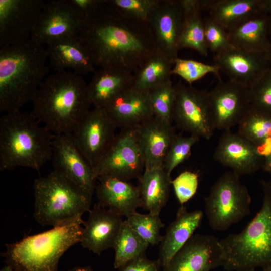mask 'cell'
<instances>
[{
	"instance_id": "cell-28",
	"label": "cell",
	"mask_w": 271,
	"mask_h": 271,
	"mask_svg": "<svg viewBox=\"0 0 271 271\" xmlns=\"http://www.w3.org/2000/svg\"><path fill=\"white\" fill-rule=\"evenodd\" d=\"M138 179L141 207L159 215L168 200L171 176L162 165L145 169Z\"/></svg>"
},
{
	"instance_id": "cell-2",
	"label": "cell",
	"mask_w": 271,
	"mask_h": 271,
	"mask_svg": "<svg viewBox=\"0 0 271 271\" xmlns=\"http://www.w3.org/2000/svg\"><path fill=\"white\" fill-rule=\"evenodd\" d=\"M87 86L73 71L47 76L32 101L31 112L53 134H72L90 111Z\"/></svg>"
},
{
	"instance_id": "cell-31",
	"label": "cell",
	"mask_w": 271,
	"mask_h": 271,
	"mask_svg": "<svg viewBox=\"0 0 271 271\" xmlns=\"http://www.w3.org/2000/svg\"><path fill=\"white\" fill-rule=\"evenodd\" d=\"M174 61L157 49L133 73L132 87L149 92L171 80Z\"/></svg>"
},
{
	"instance_id": "cell-1",
	"label": "cell",
	"mask_w": 271,
	"mask_h": 271,
	"mask_svg": "<svg viewBox=\"0 0 271 271\" xmlns=\"http://www.w3.org/2000/svg\"><path fill=\"white\" fill-rule=\"evenodd\" d=\"M79 37L100 69L133 73L157 50L148 22L125 16L106 0L87 18Z\"/></svg>"
},
{
	"instance_id": "cell-42",
	"label": "cell",
	"mask_w": 271,
	"mask_h": 271,
	"mask_svg": "<svg viewBox=\"0 0 271 271\" xmlns=\"http://www.w3.org/2000/svg\"><path fill=\"white\" fill-rule=\"evenodd\" d=\"M159 260L148 259L143 254L132 259L118 268V271H160Z\"/></svg>"
},
{
	"instance_id": "cell-37",
	"label": "cell",
	"mask_w": 271,
	"mask_h": 271,
	"mask_svg": "<svg viewBox=\"0 0 271 271\" xmlns=\"http://www.w3.org/2000/svg\"><path fill=\"white\" fill-rule=\"evenodd\" d=\"M220 69L215 65H209L197 61L177 58L172 70V74L179 76L190 85L208 74H214L220 79Z\"/></svg>"
},
{
	"instance_id": "cell-49",
	"label": "cell",
	"mask_w": 271,
	"mask_h": 271,
	"mask_svg": "<svg viewBox=\"0 0 271 271\" xmlns=\"http://www.w3.org/2000/svg\"><path fill=\"white\" fill-rule=\"evenodd\" d=\"M269 15L270 16V37H269L270 49H269V59L271 62V14H269Z\"/></svg>"
},
{
	"instance_id": "cell-45",
	"label": "cell",
	"mask_w": 271,
	"mask_h": 271,
	"mask_svg": "<svg viewBox=\"0 0 271 271\" xmlns=\"http://www.w3.org/2000/svg\"><path fill=\"white\" fill-rule=\"evenodd\" d=\"M262 3L263 10L271 14V0H262Z\"/></svg>"
},
{
	"instance_id": "cell-25",
	"label": "cell",
	"mask_w": 271,
	"mask_h": 271,
	"mask_svg": "<svg viewBox=\"0 0 271 271\" xmlns=\"http://www.w3.org/2000/svg\"><path fill=\"white\" fill-rule=\"evenodd\" d=\"M203 217L201 210L188 211L184 205L179 208L175 220L168 226L160 242L158 259L163 269L193 235Z\"/></svg>"
},
{
	"instance_id": "cell-32",
	"label": "cell",
	"mask_w": 271,
	"mask_h": 271,
	"mask_svg": "<svg viewBox=\"0 0 271 271\" xmlns=\"http://www.w3.org/2000/svg\"><path fill=\"white\" fill-rule=\"evenodd\" d=\"M237 133L253 144L264 159L271 153V115L251 107L238 125Z\"/></svg>"
},
{
	"instance_id": "cell-9",
	"label": "cell",
	"mask_w": 271,
	"mask_h": 271,
	"mask_svg": "<svg viewBox=\"0 0 271 271\" xmlns=\"http://www.w3.org/2000/svg\"><path fill=\"white\" fill-rule=\"evenodd\" d=\"M175 101L173 121L190 134L210 139L215 130L210 115L208 92L181 82L174 85Z\"/></svg>"
},
{
	"instance_id": "cell-8",
	"label": "cell",
	"mask_w": 271,
	"mask_h": 271,
	"mask_svg": "<svg viewBox=\"0 0 271 271\" xmlns=\"http://www.w3.org/2000/svg\"><path fill=\"white\" fill-rule=\"evenodd\" d=\"M251 198L240 176L231 171L223 173L204 198L205 213L214 230L228 229L250 213Z\"/></svg>"
},
{
	"instance_id": "cell-14",
	"label": "cell",
	"mask_w": 271,
	"mask_h": 271,
	"mask_svg": "<svg viewBox=\"0 0 271 271\" xmlns=\"http://www.w3.org/2000/svg\"><path fill=\"white\" fill-rule=\"evenodd\" d=\"M116 128L104 108H94L71 134L94 171L114 141Z\"/></svg>"
},
{
	"instance_id": "cell-33",
	"label": "cell",
	"mask_w": 271,
	"mask_h": 271,
	"mask_svg": "<svg viewBox=\"0 0 271 271\" xmlns=\"http://www.w3.org/2000/svg\"><path fill=\"white\" fill-rule=\"evenodd\" d=\"M149 244L128 224L123 221L115 242L114 267L118 269L128 261L143 254Z\"/></svg>"
},
{
	"instance_id": "cell-38",
	"label": "cell",
	"mask_w": 271,
	"mask_h": 271,
	"mask_svg": "<svg viewBox=\"0 0 271 271\" xmlns=\"http://www.w3.org/2000/svg\"><path fill=\"white\" fill-rule=\"evenodd\" d=\"M107 2L125 16L148 22L149 17L159 0H107Z\"/></svg>"
},
{
	"instance_id": "cell-35",
	"label": "cell",
	"mask_w": 271,
	"mask_h": 271,
	"mask_svg": "<svg viewBox=\"0 0 271 271\" xmlns=\"http://www.w3.org/2000/svg\"><path fill=\"white\" fill-rule=\"evenodd\" d=\"M130 227L149 245H158L162 240L160 229L164 226L159 215L149 213L142 214L137 211L126 219Z\"/></svg>"
},
{
	"instance_id": "cell-21",
	"label": "cell",
	"mask_w": 271,
	"mask_h": 271,
	"mask_svg": "<svg viewBox=\"0 0 271 271\" xmlns=\"http://www.w3.org/2000/svg\"><path fill=\"white\" fill-rule=\"evenodd\" d=\"M145 169L163 165L168 149L176 136L171 123L152 116L134 129Z\"/></svg>"
},
{
	"instance_id": "cell-36",
	"label": "cell",
	"mask_w": 271,
	"mask_h": 271,
	"mask_svg": "<svg viewBox=\"0 0 271 271\" xmlns=\"http://www.w3.org/2000/svg\"><path fill=\"white\" fill-rule=\"evenodd\" d=\"M200 138L192 134L184 136L176 134L166 155L163 166L171 176L173 170L184 161L191 154V149Z\"/></svg>"
},
{
	"instance_id": "cell-39",
	"label": "cell",
	"mask_w": 271,
	"mask_h": 271,
	"mask_svg": "<svg viewBox=\"0 0 271 271\" xmlns=\"http://www.w3.org/2000/svg\"><path fill=\"white\" fill-rule=\"evenodd\" d=\"M249 90L251 107L271 115V68Z\"/></svg>"
},
{
	"instance_id": "cell-34",
	"label": "cell",
	"mask_w": 271,
	"mask_h": 271,
	"mask_svg": "<svg viewBox=\"0 0 271 271\" xmlns=\"http://www.w3.org/2000/svg\"><path fill=\"white\" fill-rule=\"evenodd\" d=\"M175 96V86L171 80L149 91L153 116L172 124Z\"/></svg>"
},
{
	"instance_id": "cell-3",
	"label": "cell",
	"mask_w": 271,
	"mask_h": 271,
	"mask_svg": "<svg viewBox=\"0 0 271 271\" xmlns=\"http://www.w3.org/2000/svg\"><path fill=\"white\" fill-rule=\"evenodd\" d=\"M31 38L0 49V111L20 110L32 101L49 67L45 47Z\"/></svg>"
},
{
	"instance_id": "cell-19",
	"label": "cell",
	"mask_w": 271,
	"mask_h": 271,
	"mask_svg": "<svg viewBox=\"0 0 271 271\" xmlns=\"http://www.w3.org/2000/svg\"><path fill=\"white\" fill-rule=\"evenodd\" d=\"M213 159L239 176L254 173L262 168L264 162L253 144L230 130L220 138Z\"/></svg>"
},
{
	"instance_id": "cell-4",
	"label": "cell",
	"mask_w": 271,
	"mask_h": 271,
	"mask_svg": "<svg viewBox=\"0 0 271 271\" xmlns=\"http://www.w3.org/2000/svg\"><path fill=\"white\" fill-rule=\"evenodd\" d=\"M54 136L32 112L5 113L0 118V171L20 166L39 171L52 159Z\"/></svg>"
},
{
	"instance_id": "cell-18",
	"label": "cell",
	"mask_w": 271,
	"mask_h": 271,
	"mask_svg": "<svg viewBox=\"0 0 271 271\" xmlns=\"http://www.w3.org/2000/svg\"><path fill=\"white\" fill-rule=\"evenodd\" d=\"M183 22L180 0H159L148 20L157 49L174 61L178 58Z\"/></svg>"
},
{
	"instance_id": "cell-15",
	"label": "cell",
	"mask_w": 271,
	"mask_h": 271,
	"mask_svg": "<svg viewBox=\"0 0 271 271\" xmlns=\"http://www.w3.org/2000/svg\"><path fill=\"white\" fill-rule=\"evenodd\" d=\"M51 160L54 171L93 196L97 178L71 134L54 136Z\"/></svg>"
},
{
	"instance_id": "cell-22",
	"label": "cell",
	"mask_w": 271,
	"mask_h": 271,
	"mask_svg": "<svg viewBox=\"0 0 271 271\" xmlns=\"http://www.w3.org/2000/svg\"><path fill=\"white\" fill-rule=\"evenodd\" d=\"M117 128L134 129L153 116L149 92L132 86L113 99L104 108Z\"/></svg>"
},
{
	"instance_id": "cell-40",
	"label": "cell",
	"mask_w": 271,
	"mask_h": 271,
	"mask_svg": "<svg viewBox=\"0 0 271 271\" xmlns=\"http://www.w3.org/2000/svg\"><path fill=\"white\" fill-rule=\"evenodd\" d=\"M204 26L207 48L214 55L222 51L230 45L227 31L209 16L204 18Z\"/></svg>"
},
{
	"instance_id": "cell-23",
	"label": "cell",
	"mask_w": 271,
	"mask_h": 271,
	"mask_svg": "<svg viewBox=\"0 0 271 271\" xmlns=\"http://www.w3.org/2000/svg\"><path fill=\"white\" fill-rule=\"evenodd\" d=\"M102 206L121 216L128 217L141 207L138 186L127 181L107 175L97 179L95 190Z\"/></svg>"
},
{
	"instance_id": "cell-17",
	"label": "cell",
	"mask_w": 271,
	"mask_h": 271,
	"mask_svg": "<svg viewBox=\"0 0 271 271\" xmlns=\"http://www.w3.org/2000/svg\"><path fill=\"white\" fill-rule=\"evenodd\" d=\"M220 240L211 235L193 234L173 256L163 271H210L223 266Z\"/></svg>"
},
{
	"instance_id": "cell-6",
	"label": "cell",
	"mask_w": 271,
	"mask_h": 271,
	"mask_svg": "<svg viewBox=\"0 0 271 271\" xmlns=\"http://www.w3.org/2000/svg\"><path fill=\"white\" fill-rule=\"evenodd\" d=\"M33 189L34 217L42 226L83 222L90 210L92 196L54 170L35 179Z\"/></svg>"
},
{
	"instance_id": "cell-20",
	"label": "cell",
	"mask_w": 271,
	"mask_h": 271,
	"mask_svg": "<svg viewBox=\"0 0 271 271\" xmlns=\"http://www.w3.org/2000/svg\"><path fill=\"white\" fill-rule=\"evenodd\" d=\"M123 222L121 216L97 202L89 211L79 243L100 255L105 250L113 248Z\"/></svg>"
},
{
	"instance_id": "cell-47",
	"label": "cell",
	"mask_w": 271,
	"mask_h": 271,
	"mask_svg": "<svg viewBox=\"0 0 271 271\" xmlns=\"http://www.w3.org/2000/svg\"><path fill=\"white\" fill-rule=\"evenodd\" d=\"M233 271H271V270L261 269V270H256V268H245V269H238V270H233Z\"/></svg>"
},
{
	"instance_id": "cell-46",
	"label": "cell",
	"mask_w": 271,
	"mask_h": 271,
	"mask_svg": "<svg viewBox=\"0 0 271 271\" xmlns=\"http://www.w3.org/2000/svg\"><path fill=\"white\" fill-rule=\"evenodd\" d=\"M68 271H93L90 266H77L74 267Z\"/></svg>"
},
{
	"instance_id": "cell-29",
	"label": "cell",
	"mask_w": 271,
	"mask_h": 271,
	"mask_svg": "<svg viewBox=\"0 0 271 271\" xmlns=\"http://www.w3.org/2000/svg\"><path fill=\"white\" fill-rule=\"evenodd\" d=\"M205 11L228 31L264 10L262 0H205Z\"/></svg>"
},
{
	"instance_id": "cell-44",
	"label": "cell",
	"mask_w": 271,
	"mask_h": 271,
	"mask_svg": "<svg viewBox=\"0 0 271 271\" xmlns=\"http://www.w3.org/2000/svg\"><path fill=\"white\" fill-rule=\"evenodd\" d=\"M262 169L264 172L271 173V153L264 159Z\"/></svg>"
},
{
	"instance_id": "cell-26",
	"label": "cell",
	"mask_w": 271,
	"mask_h": 271,
	"mask_svg": "<svg viewBox=\"0 0 271 271\" xmlns=\"http://www.w3.org/2000/svg\"><path fill=\"white\" fill-rule=\"evenodd\" d=\"M270 16L262 11L227 31L230 44L267 54L270 49Z\"/></svg>"
},
{
	"instance_id": "cell-48",
	"label": "cell",
	"mask_w": 271,
	"mask_h": 271,
	"mask_svg": "<svg viewBox=\"0 0 271 271\" xmlns=\"http://www.w3.org/2000/svg\"><path fill=\"white\" fill-rule=\"evenodd\" d=\"M0 271H15L10 266L6 265L4 267H3Z\"/></svg>"
},
{
	"instance_id": "cell-10",
	"label": "cell",
	"mask_w": 271,
	"mask_h": 271,
	"mask_svg": "<svg viewBox=\"0 0 271 271\" xmlns=\"http://www.w3.org/2000/svg\"><path fill=\"white\" fill-rule=\"evenodd\" d=\"M86 21L70 0L46 2L31 38L46 45L60 39L78 36Z\"/></svg>"
},
{
	"instance_id": "cell-24",
	"label": "cell",
	"mask_w": 271,
	"mask_h": 271,
	"mask_svg": "<svg viewBox=\"0 0 271 271\" xmlns=\"http://www.w3.org/2000/svg\"><path fill=\"white\" fill-rule=\"evenodd\" d=\"M45 46L50 66L56 72L70 69L82 76L96 72V67L79 35L60 39Z\"/></svg>"
},
{
	"instance_id": "cell-43",
	"label": "cell",
	"mask_w": 271,
	"mask_h": 271,
	"mask_svg": "<svg viewBox=\"0 0 271 271\" xmlns=\"http://www.w3.org/2000/svg\"><path fill=\"white\" fill-rule=\"evenodd\" d=\"M70 2L87 20L104 5L105 0H70Z\"/></svg>"
},
{
	"instance_id": "cell-5",
	"label": "cell",
	"mask_w": 271,
	"mask_h": 271,
	"mask_svg": "<svg viewBox=\"0 0 271 271\" xmlns=\"http://www.w3.org/2000/svg\"><path fill=\"white\" fill-rule=\"evenodd\" d=\"M263 200L260 209L240 232L220 240L227 271L260 268L271 270V181L260 182Z\"/></svg>"
},
{
	"instance_id": "cell-27",
	"label": "cell",
	"mask_w": 271,
	"mask_h": 271,
	"mask_svg": "<svg viewBox=\"0 0 271 271\" xmlns=\"http://www.w3.org/2000/svg\"><path fill=\"white\" fill-rule=\"evenodd\" d=\"M133 73L113 69H100L88 84L90 101L94 108H104L125 90L132 86Z\"/></svg>"
},
{
	"instance_id": "cell-12",
	"label": "cell",
	"mask_w": 271,
	"mask_h": 271,
	"mask_svg": "<svg viewBox=\"0 0 271 271\" xmlns=\"http://www.w3.org/2000/svg\"><path fill=\"white\" fill-rule=\"evenodd\" d=\"M211 120L215 130L224 131L238 125L251 108L249 89L221 79L208 92Z\"/></svg>"
},
{
	"instance_id": "cell-13",
	"label": "cell",
	"mask_w": 271,
	"mask_h": 271,
	"mask_svg": "<svg viewBox=\"0 0 271 271\" xmlns=\"http://www.w3.org/2000/svg\"><path fill=\"white\" fill-rule=\"evenodd\" d=\"M145 169L144 160L134 129L121 130L94 169L97 178L113 176L128 181L139 178Z\"/></svg>"
},
{
	"instance_id": "cell-41",
	"label": "cell",
	"mask_w": 271,
	"mask_h": 271,
	"mask_svg": "<svg viewBox=\"0 0 271 271\" xmlns=\"http://www.w3.org/2000/svg\"><path fill=\"white\" fill-rule=\"evenodd\" d=\"M171 184L178 202L181 205H183L196 194L198 186V176L195 172L185 171L172 180Z\"/></svg>"
},
{
	"instance_id": "cell-30",
	"label": "cell",
	"mask_w": 271,
	"mask_h": 271,
	"mask_svg": "<svg viewBox=\"0 0 271 271\" xmlns=\"http://www.w3.org/2000/svg\"><path fill=\"white\" fill-rule=\"evenodd\" d=\"M183 13L182 29L178 42L179 50H194L203 56H207L204 35V18L205 1L180 0Z\"/></svg>"
},
{
	"instance_id": "cell-7",
	"label": "cell",
	"mask_w": 271,
	"mask_h": 271,
	"mask_svg": "<svg viewBox=\"0 0 271 271\" xmlns=\"http://www.w3.org/2000/svg\"><path fill=\"white\" fill-rule=\"evenodd\" d=\"M84 222L54 227L6 244L2 256L6 265L15 271H57L64 253L80 243Z\"/></svg>"
},
{
	"instance_id": "cell-11",
	"label": "cell",
	"mask_w": 271,
	"mask_h": 271,
	"mask_svg": "<svg viewBox=\"0 0 271 271\" xmlns=\"http://www.w3.org/2000/svg\"><path fill=\"white\" fill-rule=\"evenodd\" d=\"M46 2L0 0V49L29 40Z\"/></svg>"
},
{
	"instance_id": "cell-16",
	"label": "cell",
	"mask_w": 271,
	"mask_h": 271,
	"mask_svg": "<svg viewBox=\"0 0 271 271\" xmlns=\"http://www.w3.org/2000/svg\"><path fill=\"white\" fill-rule=\"evenodd\" d=\"M214 64L228 80L249 89L271 68L267 54L249 51L230 44L214 55Z\"/></svg>"
}]
</instances>
